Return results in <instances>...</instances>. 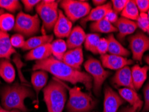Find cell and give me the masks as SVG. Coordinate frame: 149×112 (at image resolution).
Here are the masks:
<instances>
[{
	"instance_id": "12",
	"label": "cell",
	"mask_w": 149,
	"mask_h": 112,
	"mask_svg": "<svg viewBox=\"0 0 149 112\" xmlns=\"http://www.w3.org/2000/svg\"><path fill=\"white\" fill-rule=\"evenodd\" d=\"M102 65L104 68L111 70H119L124 67L133 64L132 60H129L126 57L113 55V54H106L101 56Z\"/></svg>"
},
{
	"instance_id": "25",
	"label": "cell",
	"mask_w": 149,
	"mask_h": 112,
	"mask_svg": "<svg viewBox=\"0 0 149 112\" xmlns=\"http://www.w3.org/2000/svg\"><path fill=\"white\" fill-rule=\"evenodd\" d=\"M90 30L93 32H100L104 34H109L118 32L114 25L109 23L104 18L101 20L94 22L90 25Z\"/></svg>"
},
{
	"instance_id": "36",
	"label": "cell",
	"mask_w": 149,
	"mask_h": 112,
	"mask_svg": "<svg viewBox=\"0 0 149 112\" xmlns=\"http://www.w3.org/2000/svg\"><path fill=\"white\" fill-rule=\"evenodd\" d=\"M108 52V42L107 38H101L97 47V54L104 55Z\"/></svg>"
},
{
	"instance_id": "23",
	"label": "cell",
	"mask_w": 149,
	"mask_h": 112,
	"mask_svg": "<svg viewBox=\"0 0 149 112\" xmlns=\"http://www.w3.org/2000/svg\"><path fill=\"white\" fill-rule=\"evenodd\" d=\"M107 40L108 42V52L110 54L123 57L128 56L130 54V51L116 40L113 34H109L107 38Z\"/></svg>"
},
{
	"instance_id": "29",
	"label": "cell",
	"mask_w": 149,
	"mask_h": 112,
	"mask_svg": "<svg viewBox=\"0 0 149 112\" xmlns=\"http://www.w3.org/2000/svg\"><path fill=\"white\" fill-rule=\"evenodd\" d=\"M16 23L15 17L9 13H3L0 16V30L7 32L14 29Z\"/></svg>"
},
{
	"instance_id": "19",
	"label": "cell",
	"mask_w": 149,
	"mask_h": 112,
	"mask_svg": "<svg viewBox=\"0 0 149 112\" xmlns=\"http://www.w3.org/2000/svg\"><path fill=\"white\" fill-rule=\"evenodd\" d=\"M149 70V66H141L136 65L131 69L132 78L134 87L135 90L141 88L147 78V72Z\"/></svg>"
},
{
	"instance_id": "33",
	"label": "cell",
	"mask_w": 149,
	"mask_h": 112,
	"mask_svg": "<svg viewBox=\"0 0 149 112\" xmlns=\"http://www.w3.org/2000/svg\"><path fill=\"white\" fill-rule=\"evenodd\" d=\"M10 42L13 48H22L24 47L25 45L26 40L24 39V36L20 34H14L10 38Z\"/></svg>"
},
{
	"instance_id": "6",
	"label": "cell",
	"mask_w": 149,
	"mask_h": 112,
	"mask_svg": "<svg viewBox=\"0 0 149 112\" xmlns=\"http://www.w3.org/2000/svg\"><path fill=\"white\" fill-rule=\"evenodd\" d=\"M40 21L38 14L32 15L19 12L17 15L14 30L23 36L30 37L38 33Z\"/></svg>"
},
{
	"instance_id": "8",
	"label": "cell",
	"mask_w": 149,
	"mask_h": 112,
	"mask_svg": "<svg viewBox=\"0 0 149 112\" xmlns=\"http://www.w3.org/2000/svg\"><path fill=\"white\" fill-rule=\"evenodd\" d=\"M61 8L72 22L84 18L91 10L88 2L80 0H64L61 2Z\"/></svg>"
},
{
	"instance_id": "46",
	"label": "cell",
	"mask_w": 149,
	"mask_h": 112,
	"mask_svg": "<svg viewBox=\"0 0 149 112\" xmlns=\"http://www.w3.org/2000/svg\"><path fill=\"white\" fill-rule=\"evenodd\" d=\"M147 14H148V18H149V10H148V12L147 13ZM148 34H149V30H148Z\"/></svg>"
},
{
	"instance_id": "43",
	"label": "cell",
	"mask_w": 149,
	"mask_h": 112,
	"mask_svg": "<svg viewBox=\"0 0 149 112\" xmlns=\"http://www.w3.org/2000/svg\"><path fill=\"white\" fill-rule=\"evenodd\" d=\"M1 111L2 112H22L19 110H17V109H12V110H6V109H3L2 106L1 105Z\"/></svg>"
},
{
	"instance_id": "4",
	"label": "cell",
	"mask_w": 149,
	"mask_h": 112,
	"mask_svg": "<svg viewBox=\"0 0 149 112\" xmlns=\"http://www.w3.org/2000/svg\"><path fill=\"white\" fill-rule=\"evenodd\" d=\"M63 83L69 94L67 104V112H89L95 107V102L91 95L83 92L79 87L71 88L66 83Z\"/></svg>"
},
{
	"instance_id": "20",
	"label": "cell",
	"mask_w": 149,
	"mask_h": 112,
	"mask_svg": "<svg viewBox=\"0 0 149 112\" xmlns=\"http://www.w3.org/2000/svg\"><path fill=\"white\" fill-rule=\"evenodd\" d=\"M48 79H49L48 72L45 71L37 70L33 71L32 73L31 83L36 94L37 100L38 99V95L41 90L47 86Z\"/></svg>"
},
{
	"instance_id": "24",
	"label": "cell",
	"mask_w": 149,
	"mask_h": 112,
	"mask_svg": "<svg viewBox=\"0 0 149 112\" xmlns=\"http://www.w3.org/2000/svg\"><path fill=\"white\" fill-rule=\"evenodd\" d=\"M53 41L52 35H42L39 36H33L26 40L25 45L22 48L24 50H31L46 44L51 43Z\"/></svg>"
},
{
	"instance_id": "10",
	"label": "cell",
	"mask_w": 149,
	"mask_h": 112,
	"mask_svg": "<svg viewBox=\"0 0 149 112\" xmlns=\"http://www.w3.org/2000/svg\"><path fill=\"white\" fill-rule=\"evenodd\" d=\"M118 94L129 105L122 108L120 112H140L143 106V102L140 98L136 90L122 88L118 90Z\"/></svg>"
},
{
	"instance_id": "18",
	"label": "cell",
	"mask_w": 149,
	"mask_h": 112,
	"mask_svg": "<svg viewBox=\"0 0 149 112\" xmlns=\"http://www.w3.org/2000/svg\"><path fill=\"white\" fill-rule=\"evenodd\" d=\"M112 10L111 3H107L101 6H97L91 10L87 16L81 19V24L84 25L87 22H97L104 19L106 14Z\"/></svg>"
},
{
	"instance_id": "41",
	"label": "cell",
	"mask_w": 149,
	"mask_h": 112,
	"mask_svg": "<svg viewBox=\"0 0 149 112\" xmlns=\"http://www.w3.org/2000/svg\"><path fill=\"white\" fill-rule=\"evenodd\" d=\"M104 19H106V20L109 22V23H111L113 25V24H115L116 23V22H117L118 19V14L116 13L113 10H111L106 14V16H105Z\"/></svg>"
},
{
	"instance_id": "32",
	"label": "cell",
	"mask_w": 149,
	"mask_h": 112,
	"mask_svg": "<svg viewBox=\"0 0 149 112\" xmlns=\"http://www.w3.org/2000/svg\"><path fill=\"white\" fill-rule=\"evenodd\" d=\"M137 26L144 32H148L149 30V18L147 13H141L136 20Z\"/></svg>"
},
{
	"instance_id": "13",
	"label": "cell",
	"mask_w": 149,
	"mask_h": 112,
	"mask_svg": "<svg viewBox=\"0 0 149 112\" xmlns=\"http://www.w3.org/2000/svg\"><path fill=\"white\" fill-rule=\"evenodd\" d=\"M72 27V22L65 16L62 10H58V17L53 28L55 36L60 39L67 38L73 29Z\"/></svg>"
},
{
	"instance_id": "47",
	"label": "cell",
	"mask_w": 149,
	"mask_h": 112,
	"mask_svg": "<svg viewBox=\"0 0 149 112\" xmlns=\"http://www.w3.org/2000/svg\"><path fill=\"white\" fill-rule=\"evenodd\" d=\"M0 112H2V111H1V105H0Z\"/></svg>"
},
{
	"instance_id": "9",
	"label": "cell",
	"mask_w": 149,
	"mask_h": 112,
	"mask_svg": "<svg viewBox=\"0 0 149 112\" xmlns=\"http://www.w3.org/2000/svg\"><path fill=\"white\" fill-rule=\"evenodd\" d=\"M133 59L141 62L144 52L149 50V38L142 32H137L128 38Z\"/></svg>"
},
{
	"instance_id": "17",
	"label": "cell",
	"mask_w": 149,
	"mask_h": 112,
	"mask_svg": "<svg viewBox=\"0 0 149 112\" xmlns=\"http://www.w3.org/2000/svg\"><path fill=\"white\" fill-rule=\"evenodd\" d=\"M51 55V45L50 43H49L30 50L25 55L24 58L28 61H39L49 58Z\"/></svg>"
},
{
	"instance_id": "21",
	"label": "cell",
	"mask_w": 149,
	"mask_h": 112,
	"mask_svg": "<svg viewBox=\"0 0 149 112\" xmlns=\"http://www.w3.org/2000/svg\"><path fill=\"white\" fill-rule=\"evenodd\" d=\"M16 53L15 48L11 45L10 38L7 32L0 30V59H10Z\"/></svg>"
},
{
	"instance_id": "30",
	"label": "cell",
	"mask_w": 149,
	"mask_h": 112,
	"mask_svg": "<svg viewBox=\"0 0 149 112\" xmlns=\"http://www.w3.org/2000/svg\"><path fill=\"white\" fill-rule=\"evenodd\" d=\"M0 8L14 13L21 10L22 6L17 0H0Z\"/></svg>"
},
{
	"instance_id": "38",
	"label": "cell",
	"mask_w": 149,
	"mask_h": 112,
	"mask_svg": "<svg viewBox=\"0 0 149 112\" xmlns=\"http://www.w3.org/2000/svg\"><path fill=\"white\" fill-rule=\"evenodd\" d=\"M136 4L141 13H147L149 10V0H136Z\"/></svg>"
},
{
	"instance_id": "7",
	"label": "cell",
	"mask_w": 149,
	"mask_h": 112,
	"mask_svg": "<svg viewBox=\"0 0 149 112\" xmlns=\"http://www.w3.org/2000/svg\"><path fill=\"white\" fill-rule=\"evenodd\" d=\"M84 68L93 79V91L99 95L102 86L106 79L110 75V72L106 71L102 63L97 59L89 58L84 64Z\"/></svg>"
},
{
	"instance_id": "44",
	"label": "cell",
	"mask_w": 149,
	"mask_h": 112,
	"mask_svg": "<svg viewBox=\"0 0 149 112\" xmlns=\"http://www.w3.org/2000/svg\"><path fill=\"white\" fill-rule=\"evenodd\" d=\"M144 61H145V62L147 63V64L149 66V55H146L144 56Z\"/></svg>"
},
{
	"instance_id": "34",
	"label": "cell",
	"mask_w": 149,
	"mask_h": 112,
	"mask_svg": "<svg viewBox=\"0 0 149 112\" xmlns=\"http://www.w3.org/2000/svg\"><path fill=\"white\" fill-rule=\"evenodd\" d=\"M13 61H14V63L16 64V66L17 68V71H18V75L19 77V79H20L21 82L23 83H25V84L28 85V81L24 78L22 72V68L23 66L24 65V63H22V61H21V59H20V58H19V56L18 55L14 56V58H13Z\"/></svg>"
},
{
	"instance_id": "39",
	"label": "cell",
	"mask_w": 149,
	"mask_h": 112,
	"mask_svg": "<svg viewBox=\"0 0 149 112\" xmlns=\"http://www.w3.org/2000/svg\"><path fill=\"white\" fill-rule=\"evenodd\" d=\"M62 61L64 63H65L66 65L70 66V67L74 68V69H78L77 67V65L75 64V62H74L73 56H72L71 54L70 53V52L69 51V50L67 51L66 53L64 54V56H63V57Z\"/></svg>"
},
{
	"instance_id": "5",
	"label": "cell",
	"mask_w": 149,
	"mask_h": 112,
	"mask_svg": "<svg viewBox=\"0 0 149 112\" xmlns=\"http://www.w3.org/2000/svg\"><path fill=\"white\" fill-rule=\"evenodd\" d=\"M36 11L43 22L44 27L51 31L58 17V3L54 0H43L36 7Z\"/></svg>"
},
{
	"instance_id": "31",
	"label": "cell",
	"mask_w": 149,
	"mask_h": 112,
	"mask_svg": "<svg viewBox=\"0 0 149 112\" xmlns=\"http://www.w3.org/2000/svg\"><path fill=\"white\" fill-rule=\"evenodd\" d=\"M69 51L70 52V53L71 54L72 56H73L77 69H80L81 66L83 62V53L82 47H81L76 48H73V49L69 50Z\"/></svg>"
},
{
	"instance_id": "28",
	"label": "cell",
	"mask_w": 149,
	"mask_h": 112,
	"mask_svg": "<svg viewBox=\"0 0 149 112\" xmlns=\"http://www.w3.org/2000/svg\"><path fill=\"white\" fill-rule=\"evenodd\" d=\"M100 36L98 34H86V38L84 42L85 49L91 52L94 54H97V47L100 41Z\"/></svg>"
},
{
	"instance_id": "14",
	"label": "cell",
	"mask_w": 149,
	"mask_h": 112,
	"mask_svg": "<svg viewBox=\"0 0 149 112\" xmlns=\"http://www.w3.org/2000/svg\"><path fill=\"white\" fill-rule=\"evenodd\" d=\"M111 82L116 87H122L124 88L135 90L132 82V72L129 66L118 70L111 79Z\"/></svg>"
},
{
	"instance_id": "2",
	"label": "cell",
	"mask_w": 149,
	"mask_h": 112,
	"mask_svg": "<svg viewBox=\"0 0 149 112\" xmlns=\"http://www.w3.org/2000/svg\"><path fill=\"white\" fill-rule=\"evenodd\" d=\"M1 106L6 110L17 109L22 112H27L28 108L24 104L26 98L34 99V91L28 85L15 83L2 87L0 90Z\"/></svg>"
},
{
	"instance_id": "15",
	"label": "cell",
	"mask_w": 149,
	"mask_h": 112,
	"mask_svg": "<svg viewBox=\"0 0 149 112\" xmlns=\"http://www.w3.org/2000/svg\"><path fill=\"white\" fill-rule=\"evenodd\" d=\"M114 26L118 31L117 38L121 42L124 40L125 37L126 36L133 34L138 28L136 22L130 20L122 17L118 18Z\"/></svg>"
},
{
	"instance_id": "26",
	"label": "cell",
	"mask_w": 149,
	"mask_h": 112,
	"mask_svg": "<svg viewBox=\"0 0 149 112\" xmlns=\"http://www.w3.org/2000/svg\"><path fill=\"white\" fill-rule=\"evenodd\" d=\"M51 45L52 54L54 58L59 61H62L64 54L67 52V42L63 39L58 38L50 43Z\"/></svg>"
},
{
	"instance_id": "3",
	"label": "cell",
	"mask_w": 149,
	"mask_h": 112,
	"mask_svg": "<svg viewBox=\"0 0 149 112\" xmlns=\"http://www.w3.org/2000/svg\"><path fill=\"white\" fill-rule=\"evenodd\" d=\"M47 112H63L66 104L67 90L62 81L54 78L43 89Z\"/></svg>"
},
{
	"instance_id": "11",
	"label": "cell",
	"mask_w": 149,
	"mask_h": 112,
	"mask_svg": "<svg viewBox=\"0 0 149 112\" xmlns=\"http://www.w3.org/2000/svg\"><path fill=\"white\" fill-rule=\"evenodd\" d=\"M126 102L119 94L109 87H106L104 91V111L103 112H117L120 107Z\"/></svg>"
},
{
	"instance_id": "27",
	"label": "cell",
	"mask_w": 149,
	"mask_h": 112,
	"mask_svg": "<svg viewBox=\"0 0 149 112\" xmlns=\"http://www.w3.org/2000/svg\"><path fill=\"white\" fill-rule=\"evenodd\" d=\"M140 15L139 10L137 8L135 1L130 0L127 3L126 7L121 12L122 17L130 19L132 21H136Z\"/></svg>"
},
{
	"instance_id": "22",
	"label": "cell",
	"mask_w": 149,
	"mask_h": 112,
	"mask_svg": "<svg viewBox=\"0 0 149 112\" xmlns=\"http://www.w3.org/2000/svg\"><path fill=\"white\" fill-rule=\"evenodd\" d=\"M0 77L6 83L14 82L16 78V70L8 59L0 61Z\"/></svg>"
},
{
	"instance_id": "40",
	"label": "cell",
	"mask_w": 149,
	"mask_h": 112,
	"mask_svg": "<svg viewBox=\"0 0 149 112\" xmlns=\"http://www.w3.org/2000/svg\"><path fill=\"white\" fill-rule=\"evenodd\" d=\"M143 93L144 97V105L142 112L149 111V81L146 85V86L144 87Z\"/></svg>"
},
{
	"instance_id": "16",
	"label": "cell",
	"mask_w": 149,
	"mask_h": 112,
	"mask_svg": "<svg viewBox=\"0 0 149 112\" xmlns=\"http://www.w3.org/2000/svg\"><path fill=\"white\" fill-rule=\"evenodd\" d=\"M86 34L81 27L77 26L72 29L69 36L67 37L66 41L67 48L69 50L81 47L85 42Z\"/></svg>"
},
{
	"instance_id": "35",
	"label": "cell",
	"mask_w": 149,
	"mask_h": 112,
	"mask_svg": "<svg viewBox=\"0 0 149 112\" xmlns=\"http://www.w3.org/2000/svg\"><path fill=\"white\" fill-rule=\"evenodd\" d=\"M111 2L113 7L112 10L118 14L123 11L128 1V0H113Z\"/></svg>"
},
{
	"instance_id": "37",
	"label": "cell",
	"mask_w": 149,
	"mask_h": 112,
	"mask_svg": "<svg viewBox=\"0 0 149 112\" xmlns=\"http://www.w3.org/2000/svg\"><path fill=\"white\" fill-rule=\"evenodd\" d=\"M41 1L39 0H22L24 6L25 10L27 12H32L35 7H36L37 5L40 3Z\"/></svg>"
},
{
	"instance_id": "1",
	"label": "cell",
	"mask_w": 149,
	"mask_h": 112,
	"mask_svg": "<svg viewBox=\"0 0 149 112\" xmlns=\"http://www.w3.org/2000/svg\"><path fill=\"white\" fill-rule=\"evenodd\" d=\"M37 70L50 72L56 79L63 82L66 81L73 85L81 83L87 91H91L93 88V79L87 72L70 67L52 56L45 60L36 61L32 71Z\"/></svg>"
},
{
	"instance_id": "42",
	"label": "cell",
	"mask_w": 149,
	"mask_h": 112,
	"mask_svg": "<svg viewBox=\"0 0 149 112\" xmlns=\"http://www.w3.org/2000/svg\"><path fill=\"white\" fill-rule=\"evenodd\" d=\"M106 1H105V0H93V3L95 6H96L97 7V6H101L102 5H104V4L106 3Z\"/></svg>"
},
{
	"instance_id": "45",
	"label": "cell",
	"mask_w": 149,
	"mask_h": 112,
	"mask_svg": "<svg viewBox=\"0 0 149 112\" xmlns=\"http://www.w3.org/2000/svg\"><path fill=\"white\" fill-rule=\"evenodd\" d=\"M3 13H4L3 10H1V9H0V16H1L2 14H3Z\"/></svg>"
}]
</instances>
